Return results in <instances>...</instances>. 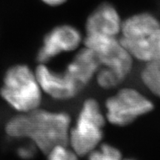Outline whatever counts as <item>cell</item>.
Instances as JSON below:
<instances>
[{"label":"cell","instance_id":"8fae6325","mask_svg":"<svg viewBox=\"0 0 160 160\" xmlns=\"http://www.w3.org/2000/svg\"><path fill=\"white\" fill-rule=\"evenodd\" d=\"M160 28V20L148 12L136 13L123 20L120 39H135L149 34Z\"/></svg>","mask_w":160,"mask_h":160},{"label":"cell","instance_id":"9a60e30c","mask_svg":"<svg viewBox=\"0 0 160 160\" xmlns=\"http://www.w3.org/2000/svg\"><path fill=\"white\" fill-rule=\"evenodd\" d=\"M45 155L47 160H79L81 158L68 143L58 144L53 146Z\"/></svg>","mask_w":160,"mask_h":160},{"label":"cell","instance_id":"5b68a950","mask_svg":"<svg viewBox=\"0 0 160 160\" xmlns=\"http://www.w3.org/2000/svg\"><path fill=\"white\" fill-rule=\"evenodd\" d=\"M83 46L95 53L100 65L113 70L124 79L128 77L133 71L134 59L124 47L119 37L85 35Z\"/></svg>","mask_w":160,"mask_h":160},{"label":"cell","instance_id":"9c48e42d","mask_svg":"<svg viewBox=\"0 0 160 160\" xmlns=\"http://www.w3.org/2000/svg\"><path fill=\"white\" fill-rule=\"evenodd\" d=\"M100 66L95 53L83 46L75 52L63 71L83 90L94 80Z\"/></svg>","mask_w":160,"mask_h":160},{"label":"cell","instance_id":"2e32d148","mask_svg":"<svg viewBox=\"0 0 160 160\" xmlns=\"http://www.w3.org/2000/svg\"><path fill=\"white\" fill-rule=\"evenodd\" d=\"M16 154L21 160H32L39 153L37 147L28 141H20L15 150Z\"/></svg>","mask_w":160,"mask_h":160},{"label":"cell","instance_id":"ac0fdd59","mask_svg":"<svg viewBox=\"0 0 160 160\" xmlns=\"http://www.w3.org/2000/svg\"><path fill=\"white\" fill-rule=\"evenodd\" d=\"M122 160H137V159H133V158H125V159L123 158V159Z\"/></svg>","mask_w":160,"mask_h":160},{"label":"cell","instance_id":"e0dca14e","mask_svg":"<svg viewBox=\"0 0 160 160\" xmlns=\"http://www.w3.org/2000/svg\"><path fill=\"white\" fill-rule=\"evenodd\" d=\"M42 1L47 5L51 6H58L65 3L67 0H42Z\"/></svg>","mask_w":160,"mask_h":160},{"label":"cell","instance_id":"277c9868","mask_svg":"<svg viewBox=\"0 0 160 160\" xmlns=\"http://www.w3.org/2000/svg\"><path fill=\"white\" fill-rule=\"evenodd\" d=\"M103 109L108 123L124 128L153 111L154 103L140 90L122 87L105 99Z\"/></svg>","mask_w":160,"mask_h":160},{"label":"cell","instance_id":"4fadbf2b","mask_svg":"<svg viewBox=\"0 0 160 160\" xmlns=\"http://www.w3.org/2000/svg\"><path fill=\"white\" fill-rule=\"evenodd\" d=\"M125 80V79L113 70L104 66H100L94 78L98 87L104 91L119 88Z\"/></svg>","mask_w":160,"mask_h":160},{"label":"cell","instance_id":"30bf717a","mask_svg":"<svg viewBox=\"0 0 160 160\" xmlns=\"http://www.w3.org/2000/svg\"><path fill=\"white\" fill-rule=\"evenodd\" d=\"M120 41L135 62L144 65L160 62V28L138 39Z\"/></svg>","mask_w":160,"mask_h":160},{"label":"cell","instance_id":"ba28073f","mask_svg":"<svg viewBox=\"0 0 160 160\" xmlns=\"http://www.w3.org/2000/svg\"><path fill=\"white\" fill-rule=\"evenodd\" d=\"M122 22L114 6L108 2L102 3L86 19L85 35L119 37Z\"/></svg>","mask_w":160,"mask_h":160},{"label":"cell","instance_id":"7a4b0ae2","mask_svg":"<svg viewBox=\"0 0 160 160\" xmlns=\"http://www.w3.org/2000/svg\"><path fill=\"white\" fill-rule=\"evenodd\" d=\"M0 97L15 113H25L42 107L44 93L35 69L26 64L10 66L4 73Z\"/></svg>","mask_w":160,"mask_h":160},{"label":"cell","instance_id":"5bb4252c","mask_svg":"<svg viewBox=\"0 0 160 160\" xmlns=\"http://www.w3.org/2000/svg\"><path fill=\"white\" fill-rule=\"evenodd\" d=\"M85 157L87 160H122L123 159L122 153L119 148L104 142Z\"/></svg>","mask_w":160,"mask_h":160},{"label":"cell","instance_id":"7c38bea8","mask_svg":"<svg viewBox=\"0 0 160 160\" xmlns=\"http://www.w3.org/2000/svg\"><path fill=\"white\" fill-rule=\"evenodd\" d=\"M139 79L144 88L160 99V62L144 65L140 71Z\"/></svg>","mask_w":160,"mask_h":160},{"label":"cell","instance_id":"6da1fadb","mask_svg":"<svg viewBox=\"0 0 160 160\" xmlns=\"http://www.w3.org/2000/svg\"><path fill=\"white\" fill-rule=\"evenodd\" d=\"M73 119L68 112L41 107L25 113H14L6 120L4 132L13 141H28L43 154L53 146L68 143Z\"/></svg>","mask_w":160,"mask_h":160},{"label":"cell","instance_id":"3957f363","mask_svg":"<svg viewBox=\"0 0 160 160\" xmlns=\"http://www.w3.org/2000/svg\"><path fill=\"white\" fill-rule=\"evenodd\" d=\"M106 123L103 107L99 101L93 97L85 99L72 121L69 145L80 157H85L103 142Z\"/></svg>","mask_w":160,"mask_h":160},{"label":"cell","instance_id":"52a82bcc","mask_svg":"<svg viewBox=\"0 0 160 160\" xmlns=\"http://www.w3.org/2000/svg\"><path fill=\"white\" fill-rule=\"evenodd\" d=\"M35 71L44 95L53 101H71L82 91L63 70H56L50 64H38Z\"/></svg>","mask_w":160,"mask_h":160},{"label":"cell","instance_id":"8992f818","mask_svg":"<svg viewBox=\"0 0 160 160\" xmlns=\"http://www.w3.org/2000/svg\"><path fill=\"white\" fill-rule=\"evenodd\" d=\"M84 36L77 28L62 25L54 28L44 37L36 59L38 64H50L65 53H75L83 45Z\"/></svg>","mask_w":160,"mask_h":160}]
</instances>
